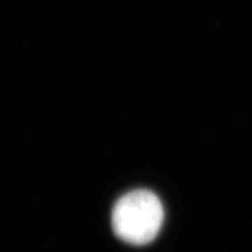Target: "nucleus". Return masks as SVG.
<instances>
[{
    "label": "nucleus",
    "mask_w": 252,
    "mask_h": 252,
    "mask_svg": "<svg viewBox=\"0 0 252 252\" xmlns=\"http://www.w3.org/2000/svg\"><path fill=\"white\" fill-rule=\"evenodd\" d=\"M163 221V209L158 197L138 189L119 199L113 207L112 226L116 236L130 245L152 242Z\"/></svg>",
    "instance_id": "obj_1"
}]
</instances>
